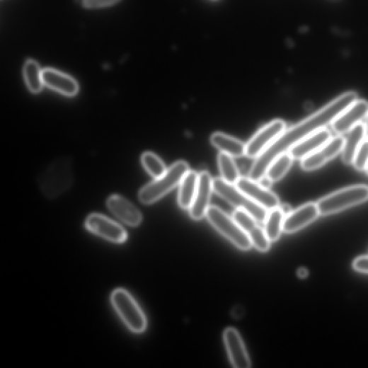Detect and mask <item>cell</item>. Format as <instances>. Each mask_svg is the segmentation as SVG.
Here are the masks:
<instances>
[{
  "mask_svg": "<svg viewBox=\"0 0 368 368\" xmlns=\"http://www.w3.org/2000/svg\"><path fill=\"white\" fill-rule=\"evenodd\" d=\"M355 91L346 92L311 116L292 126L276 139L255 161V168L266 171L271 162L281 154L289 151L304 138L331 125L335 119L357 100Z\"/></svg>",
  "mask_w": 368,
  "mask_h": 368,
  "instance_id": "obj_1",
  "label": "cell"
},
{
  "mask_svg": "<svg viewBox=\"0 0 368 368\" xmlns=\"http://www.w3.org/2000/svg\"><path fill=\"white\" fill-rule=\"evenodd\" d=\"M190 171L186 161H179L173 163L163 175L155 178L140 191L139 200L146 205L156 202L178 186Z\"/></svg>",
  "mask_w": 368,
  "mask_h": 368,
  "instance_id": "obj_2",
  "label": "cell"
},
{
  "mask_svg": "<svg viewBox=\"0 0 368 368\" xmlns=\"http://www.w3.org/2000/svg\"><path fill=\"white\" fill-rule=\"evenodd\" d=\"M73 172L69 159L55 161L40 176V189L45 197L55 199L72 185Z\"/></svg>",
  "mask_w": 368,
  "mask_h": 368,
  "instance_id": "obj_3",
  "label": "cell"
},
{
  "mask_svg": "<svg viewBox=\"0 0 368 368\" xmlns=\"http://www.w3.org/2000/svg\"><path fill=\"white\" fill-rule=\"evenodd\" d=\"M111 303L126 327L132 333L141 334L147 328V318L142 309L125 289H115Z\"/></svg>",
  "mask_w": 368,
  "mask_h": 368,
  "instance_id": "obj_4",
  "label": "cell"
},
{
  "mask_svg": "<svg viewBox=\"0 0 368 368\" xmlns=\"http://www.w3.org/2000/svg\"><path fill=\"white\" fill-rule=\"evenodd\" d=\"M368 201V186L355 185L321 198L317 203L319 214L328 216Z\"/></svg>",
  "mask_w": 368,
  "mask_h": 368,
  "instance_id": "obj_5",
  "label": "cell"
},
{
  "mask_svg": "<svg viewBox=\"0 0 368 368\" xmlns=\"http://www.w3.org/2000/svg\"><path fill=\"white\" fill-rule=\"evenodd\" d=\"M213 192L229 204L248 212L258 222H264L268 211L253 202L234 184L222 178L213 179Z\"/></svg>",
  "mask_w": 368,
  "mask_h": 368,
  "instance_id": "obj_6",
  "label": "cell"
},
{
  "mask_svg": "<svg viewBox=\"0 0 368 368\" xmlns=\"http://www.w3.org/2000/svg\"><path fill=\"white\" fill-rule=\"evenodd\" d=\"M206 217L217 231L233 243L238 248L248 251L252 247L251 241L233 217L216 206H210Z\"/></svg>",
  "mask_w": 368,
  "mask_h": 368,
  "instance_id": "obj_7",
  "label": "cell"
},
{
  "mask_svg": "<svg viewBox=\"0 0 368 368\" xmlns=\"http://www.w3.org/2000/svg\"><path fill=\"white\" fill-rule=\"evenodd\" d=\"M85 227L92 234L115 244L125 243L128 234L123 226L100 214H91L86 219Z\"/></svg>",
  "mask_w": 368,
  "mask_h": 368,
  "instance_id": "obj_8",
  "label": "cell"
},
{
  "mask_svg": "<svg viewBox=\"0 0 368 368\" xmlns=\"http://www.w3.org/2000/svg\"><path fill=\"white\" fill-rule=\"evenodd\" d=\"M286 129L287 124L282 120H275L265 125L246 144V156L255 159L258 158Z\"/></svg>",
  "mask_w": 368,
  "mask_h": 368,
  "instance_id": "obj_9",
  "label": "cell"
},
{
  "mask_svg": "<svg viewBox=\"0 0 368 368\" xmlns=\"http://www.w3.org/2000/svg\"><path fill=\"white\" fill-rule=\"evenodd\" d=\"M236 185L250 199L267 211L280 207V200L277 195L250 177H241Z\"/></svg>",
  "mask_w": 368,
  "mask_h": 368,
  "instance_id": "obj_10",
  "label": "cell"
},
{
  "mask_svg": "<svg viewBox=\"0 0 368 368\" xmlns=\"http://www.w3.org/2000/svg\"><path fill=\"white\" fill-rule=\"evenodd\" d=\"M344 142L345 138L342 135L332 137L323 146L304 158L301 162V168L311 171L323 166L342 152Z\"/></svg>",
  "mask_w": 368,
  "mask_h": 368,
  "instance_id": "obj_11",
  "label": "cell"
},
{
  "mask_svg": "<svg viewBox=\"0 0 368 368\" xmlns=\"http://www.w3.org/2000/svg\"><path fill=\"white\" fill-rule=\"evenodd\" d=\"M368 114V103L357 100L332 122L333 130L338 134L347 133L357 124L362 122Z\"/></svg>",
  "mask_w": 368,
  "mask_h": 368,
  "instance_id": "obj_12",
  "label": "cell"
},
{
  "mask_svg": "<svg viewBox=\"0 0 368 368\" xmlns=\"http://www.w3.org/2000/svg\"><path fill=\"white\" fill-rule=\"evenodd\" d=\"M213 192V179L207 171L199 174L197 190L193 203L190 207V214L192 219L200 220L203 219L209 208V203Z\"/></svg>",
  "mask_w": 368,
  "mask_h": 368,
  "instance_id": "obj_13",
  "label": "cell"
},
{
  "mask_svg": "<svg viewBox=\"0 0 368 368\" xmlns=\"http://www.w3.org/2000/svg\"><path fill=\"white\" fill-rule=\"evenodd\" d=\"M319 215L316 204H306L285 216L283 231L287 234L297 233L315 221Z\"/></svg>",
  "mask_w": 368,
  "mask_h": 368,
  "instance_id": "obj_14",
  "label": "cell"
},
{
  "mask_svg": "<svg viewBox=\"0 0 368 368\" xmlns=\"http://www.w3.org/2000/svg\"><path fill=\"white\" fill-rule=\"evenodd\" d=\"M108 209L124 224L135 227L143 221L142 212L134 205L120 195H112L107 201Z\"/></svg>",
  "mask_w": 368,
  "mask_h": 368,
  "instance_id": "obj_15",
  "label": "cell"
},
{
  "mask_svg": "<svg viewBox=\"0 0 368 368\" xmlns=\"http://www.w3.org/2000/svg\"><path fill=\"white\" fill-rule=\"evenodd\" d=\"M224 341L232 364L237 368H248L251 362L239 333L234 328H227L224 333Z\"/></svg>",
  "mask_w": 368,
  "mask_h": 368,
  "instance_id": "obj_16",
  "label": "cell"
},
{
  "mask_svg": "<svg viewBox=\"0 0 368 368\" xmlns=\"http://www.w3.org/2000/svg\"><path fill=\"white\" fill-rule=\"evenodd\" d=\"M42 80L44 85L67 97H74L78 93L79 85L76 81L56 69H43Z\"/></svg>",
  "mask_w": 368,
  "mask_h": 368,
  "instance_id": "obj_17",
  "label": "cell"
},
{
  "mask_svg": "<svg viewBox=\"0 0 368 368\" xmlns=\"http://www.w3.org/2000/svg\"><path fill=\"white\" fill-rule=\"evenodd\" d=\"M331 132L327 128H322L304 138L300 142L294 146L289 153L293 159L302 160L321 147L323 146L331 139Z\"/></svg>",
  "mask_w": 368,
  "mask_h": 368,
  "instance_id": "obj_18",
  "label": "cell"
},
{
  "mask_svg": "<svg viewBox=\"0 0 368 368\" xmlns=\"http://www.w3.org/2000/svg\"><path fill=\"white\" fill-rule=\"evenodd\" d=\"M212 145L220 153L227 154L233 158H241L246 156V144L234 137L223 132H217L210 137Z\"/></svg>",
  "mask_w": 368,
  "mask_h": 368,
  "instance_id": "obj_19",
  "label": "cell"
},
{
  "mask_svg": "<svg viewBox=\"0 0 368 368\" xmlns=\"http://www.w3.org/2000/svg\"><path fill=\"white\" fill-rule=\"evenodd\" d=\"M365 125L360 122L351 128L345 137V142L342 151V160L346 165H352L355 154L364 140Z\"/></svg>",
  "mask_w": 368,
  "mask_h": 368,
  "instance_id": "obj_20",
  "label": "cell"
},
{
  "mask_svg": "<svg viewBox=\"0 0 368 368\" xmlns=\"http://www.w3.org/2000/svg\"><path fill=\"white\" fill-rule=\"evenodd\" d=\"M199 174L190 171L180 183L178 202L179 207L183 209H190L197 190Z\"/></svg>",
  "mask_w": 368,
  "mask_h": 368,
  "instance_id": "obj_21",
  "label": "cell"
},
{
  "mask_svg": "<svg viewBox=\"0 0 368 368\" xmlns=\"http://www.w3.org/2000/svg\"><path fill=\"white\" fill-rule=\"evenodd\" d=\"M285 216L280 207L268 212L264 222V230L270 243L277 241L280 238Z\"/></svg>",
  "mask_w": 368,
  "mask_h": 368,
  "instance_id": "obj_22",
  "label": "cell"
},
{
  "mask_svg": "<svg viewBox=\"0 0 368 368\" xmlns=\"http://www.w3.org/2000/svg\"><path fill=\"white\" fill-rule=\"evenodd\" d=\"M293 160L289 152L281 154L272 161L265 176L272 183L279 181L288 173L292 167Z\"/></svg>",
  "mask_w": 368,
  "mask_h": 368,
  "instance_id": "obj_23",
  "label": "cell"
},
{
  "mask_svg": "<svg viewBox=\"0 0 368 368\" xmlns=\"http://www.w3.org/2000/svg\"><path fill=\"white\" fill-rule=\"evenodd\" d=\"M23 74L26 85L32 93L37 94L41 91L44 85L42 70L34 60L26 61L23 68Z\"/></svg>",
  "mask_w": 368,
  "mask_h": 368,
  "instance_id": "obj_24",
  "label": "cell"
},
{
  "mask_svg": "<svg viewBox=\"0 0 368 368\" xmlns=\"http://www.w3.org/2000/svg\"><path fill=\"white\" fill-rule=\"evenodd\" d=\"M217 163L222 176L221 178L226 182L236 185L241 176L234 158L220 153L217 156Z\"/></svg>",
  "mask_w": 368,
  "mask_h": 368,
  "instance_id": "obj_25",
  "label": "cell"
},
{
  "mask_svg": "<svg viewBox=\"0 0 368 368\" xmlns=\"http://www.w3.org/2000/svg\"><path fill=\"white\" fill-rule=\"evenodd\" d=\"M142 162L148 173L155 178L161 177L167 170L163 161L151 152L144 154Z\"/></svg>",
  "mask_w": 368,
  "mask_h": 368,
  "instance_id": "obj_26",
  "label": "cell"
},
{
  "mask_svg": "<svg viewBox=\"0 0 368 368\" xmlns=\"http://www.w3.org/2000/svg\"><path fill=\"white\" fill-rule=\"evenodd\" d=\"M248 236L251 241L252 246L258 251L265 253L269 251L270 241L266 236L265 230L258 224L250 230L248 233Z\"/></svg>",
  "mask_w": 368,
  "mask_h": 368,
  "instance_id": "obj_27",
  "label": "cell"
},
{
  "mask_svg": "<svg viewBox=\"0 0 368 368\" xmlns=\"http://www.w3.org/2000/svg\"><path fill=\"white\" fill-rule=\"evenodd\" d=\"M352 165L359 171H364L368 166V139H364L358 148Z\"/></svg>",
  "mask_w": 368,
  "mask_h": 368,
  "instance_id": "obj_28",
  "label": "cell"
},
{
  "mask_svg": "<svg viewBox=\"0 0 368 368\" xmlns=\"http://www.w3.org/2000/svg\"><path fill=\"white\" fill-rule=\"evenodd\" d=\"M76 1L84 8L96 9L113 6L120 0H76Z\"/></svg>",
  "mask_w": 368,
  "mask_h": 368,
  "instance_id": "obj_29",
  "label": "cell"
},
{
  "mask_svg": "<svg viewBox=\"0 0 368 368\" xmlns=\"http://www.w3.org/2000/svg\"><path fill=\"white\" fill-rule=\"evenodd\" d=\"M352 268L357 272L368 274V255L355 258L352 263Z\"/></svg>",
  "mask_w": 368,
  "mask_h": 368,
  "instance_id": "obj_30",
  "label": "cell"
},
{
  "mask_svg": "<svg viewBox=\"0 0 368 368\" xmlns=\"http://www.w3.org/2000/svg\"><path fill=\"white\" fill-rule=\"evenodd\" d=\"M299 278L304 279L308 275V271L306 268H301L297 272Z\"/></svg>",
  "mask_w": 368,
  "mask_h": 368,
  "instance_id": "obj_31",
  "label": "cell"
},
{
  "mask_svg": "<svg viewBox=\"0 0 368 368\" xmlns=\"http://www.w3.org/2000/svg\"><path fill=\"white\" fill-rule=\"evenodd\" d=\"M365 125V137L367 139H368V114L366 117V122L364 123Z\"/></svg>",
  "mask_w": 368,
  "mask_h": 368,
  "instance_id": "obj_32",
  "label": "cell"
},
{
  "mask_svg": "<svg viewBox=\"0 0 368 368\" xmlns=\"http://www.w3.org/2000/svg\"><path fill=\"white\" fill-rule=\"evenodd\" d=\"M365 171H366L367 174L368 175V166H367V169H366Z\"/></svg>",
  "mask_w": 368,
  "mask_h": 368,
  "instance_id": "obj_33",
  "label": "cell"
}]
</instances>
